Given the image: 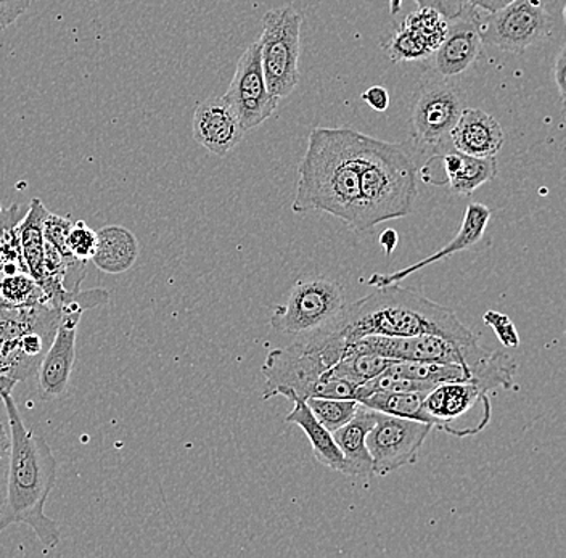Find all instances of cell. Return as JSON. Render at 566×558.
<instances>
[{
  "label": "cell",
  "mask_w": 566,
  "mask_h": 558,
  "mask_svg": "<svg viewBox=\"0 0 566 558\" xmlns=\"http://www.w3.org/2000/svg\"><path fill=\"white\" fill-rule=\"evenodd\" d=\"M10 425V464L6 493L0 503V533L13 525L33 529L45 549L60 544L56 523L44 514L45 503L56 485V459L44 438L24 425L12 394H0Z\"/></svg>",
  "instance_id": "6da1fadb"
},
{
  "label": "cell",
  "mask_w": 566,
  "mask_h": 558,
  "mask_svg": "<svg viewBox=\"0 0 566 558\" xmlns=\"http://www.w3.org/2000/svg\"><path fill=\"white\" fill-rule=\"evenodd\" d=\"M298 172V190L292 204L295 213L322 211L338 218L354 232H364L353 129L314 127Z\"/></svg>",
  "instance_id": "7a4b0ae2"
},
{
  "label": "cell",
  "mask_w": 566,
  "mask_h": 558,
  "mask_svg": "<svg viewBox=\"0 0 566 558\" xmlns=\"http://www.w3.org/2000/svg\"><path fill=\"white\" fill-rule=\"evenodd\" d=\"M332 325L349 345L369 335H438L449 340H476L473 331L460 323L454 310L401 284L377 287L364 298L348 303L342 316Z\"/></svg>",
  "instance_id": "3957f363"
},
{
  "label": "cell",
  "mask_w": 566,
  "mask_h": 558,
  "mask_svg": "<svg viewBox=\"0 0 566 558\" xmlns=\"http://www.w3.org/2000/svg\"><path fill=\"white\" fill-rule=\"evenodd\" d=\"M354 154L359 168L364 232L381 222L409 217L413 211L417 168L405 145L384 143L353 130Z\"/></svg>",
  "instance_id": "277c9868"
},
{
  "label": "cell",
  "mask_w": 566,
  "mask_h": 558,
  "mask_svg": "<svg viewBox=\"0 0 566 558\" xmlns=\"http://www.w3.org/2000/svg\"><path fill=\"white\" fill-rule=\"evenodd\" d=\"M349 343L334 325L298 335L292 345L272 349L263 366L264 399L314 398L325 372L346 356Z\"/></svg>",
  "instance_id": "5b68a950"
},
{
  "label": "cell",
  "mask_w": 566,
  "mask_h": 558,
  "mask_svg": "<svg viewBox=\"0 0 566 558\" xmlns=\"http://www.w3.org/2000/svg\"><path fill=\"white\" fill-rule=\"evenodd\" d=\"M301 23L303 15L293 6L269 10L263 34L258 39L261 65L269 91L277 101L289 97L300 83Z\"/></svg>",
  "instance_id": "8992f818"
},
{
  "label": "cell",
  "mask_w": 566,
  "mask_h": 558,
  "mask_svg": "<svg viewBox=\"0 0 566 558\" xmlns=\"http://www.w3.org/2000/svg\"><path fill=\"white\" fill-rule=\"evenodd\" d=\"M345 288L327 277L301 278L271 314V327L286 335H304L328 327L345 310Z\"/></svg>",
  "instance_id": "52a82bcc"
},
{
  "label": "cell",
  "mask_w": 566,
  "mask_h": 558,
  "mask_svg": "<svg viewBox=\"0 0 566 558\" xmlns=\"http://www.w3.org/2000/svg\"><path fill=\"white\" fill-rule=\"evenodd\" d=\"M491 351L480 345V341H458L438 335H416V337H384L369 335L352 343L346 349L349 355H377L392 360H409V362H455L469 367L475 372L481 360Z\"/></svg>",
  "instance_id": "ba28073f"
},
{
  "label": "cell",
  "mask_w": 566,
  "mask_h": 558,
  "mask_svg": "<svg viewBox=\"0 0 566 558\" xmlns=\"http://www.w3.org/2000/svg\"><path fill=\"white\" fill-rule=\"evenodd\" d=\"M423 422L458 438L483 432L491 422L490 391L476 381L438 385L424 394Z\"/></svg>",
  "instance_id": "9c48e42d"
},
{
  "label": "cell",
  "mask_w": 566,
  "mask_h": 558,
  "mask_svg": "<svg viewBox=\"0 0 566 558\" xmlns=\"http://www.w3.org/2000/svg\"><path fill=\"white\" fill-rule=\"evenodd\" d=\"M554 28V17L543 0H512L495 12L478 15L483 44L515 54L546 41Z\"/></svg>",
  "instance_id": "30bf717a"
},
{
  "label": "cell",
  "mask_w": 566,
  "mask_h": 558,
  "mask_svg": "<svg viewBox=\"0 0 566 558\" xmlns=\"http://www.w3.org/2000/svg\"><path fill=\"white\" fill-rule=\"evenodd\" d=\"M465 108V94L444 77L427 81L417 92L410 113L412 139L420 151L442 154L452 147L451 130Z\"/></svg>",
  "instance_id": "8fae6325"
},
{
  "label": "cell",
  "mask_w": 566,
  "mask_h": 558,
  "mask_svg": "<svg viewBox=\"0 0 566 558\" xmlns=\"http://www.w3.org/2000/svg\"><path fill=\"white\" fill-rule=\"evenodd\" d=\"M433 430L431 423L422 420L375 412V425L366 438L374 475H389L416 464L420 448Z\"/></svg>",
  "instance_id": "7c38bea8"
},
{
  "label": "cell",
  "mask_w": 566,
  "mask_h": 558,
  "mask_svg": "<svg viewBox=\"0 0 566 558\" xmlns=\"http://www.w3.org/2000/svg\"><path fill=\"white\" fill-rule=\"evenodd\" d=\"M224 98L245 133L263 125L265 119L274 115L279 101L265 83L260 41L253 42L240 56Z\"/></svg>",
  "instance_id": "4fadbf2b"
},
{
  "label": "cell",
  "mask_w": 566,
  "mask_h": 558,
  "mask_svg": "<svg viewBox=\"0 0 566 558\" xmlns=\"http://www.w3.org/2000/svg\"><path fill=\"white\" fill-rule=\"evenodd\" d=\"M81 314L60 313L55 337L35 370L39 397L55 399L69 388L74 360H76L77 325Z\"/></svg>",
  "instance_id": "5bb4252c"
},
{
  "label": "cell",
  "mask_w": 566,
  "mask_h": 558,
  "mask_svg": "<svg viewBox=\"0 0 566 558\" xmlns=\"http://www.w3.org/2000/svg\"><path fill=\"white\" fill-rule=\"evenodd\" d=\"M478 15L475 7L469 3L459 17L449 20L444 39L430 55L438 76L444 80L459 76L480 59L483 41L478 30Z\"/></svg>",
  "instance_id": "9a60e30c"
},
{
  "label": "cell",
  "mask_w": 566,
  "mask_h": 558,
  "mask_svg": "<svg viewBox=\"0 0 566 558\" xmlns=\"http://www.w3.org/2000/svg\"><path fill=\"white\" fill-rule=\"evenodd\" d=\"M491 211L490 208L484 207L483 203H470L465 210V217L462 219L458 234L454 239L442 246L437 253L430 254L419 263H413L412 266H407L405 270L389 272V274H374L370 275L367 285L369 287H387L391 284H401L405 278L416 274V272L431 266V264L440 263L444 257L452 256L455 253L462 252H480L483 246L490 245V242L484 240L488 225H490Z\"/></svg>",
  "instance_id": "2e32d148"
},
{
  "label": "cell",
  "mask_w": 566,
  "mask_h": 558,
  "mask_svg": "<svg viewBox=\"0 0 566 558\" xmlns=\"http://www.w3.org/2000/svg\"><path fill=\"white\" fill-rule=\"evenodd\" d=\"M438 169L441 172H438L437 186H449L458 196L469 197L497 176V161L495 157H470L449 148L442 154H434L423 166L420 172L423 182Z\"/></svg>",
  "instance_id": "e0dca14e"
},
{
  "label": "cell",
  "mask_w": 566,
  "mask_h": 558,
  "mask_svg": "<svg viewBox=\"0 0 566 558\" xmlns=\"http://www.w3.org/2000/svg\"><path fill=\"white\" fill-rule=\"evenodd\" d=\"M192 130L193 139L216 157H226L247 134L224 97H210L197 105Z\"/></svg>",
  "instance_id": "ac0fdd59"
},
{
  "label": "cell",
  "mask_w": 566,
  "mask_h": 558,
  "mask_svg": "<svg viewBox=\"0 0 566 558\" xmlns=\"http://www.w3.org/2000/svg\"><path fill=\"white\" fill-rule=\"evenodd\" d=\"M449 137L455 150L470 157H495L504 145L497 119L481 108H463Z\"/></svg>",
  "instance_id": "d6986e66"
},
{
  "label": "cell",
  "mask_w": 566,
  "mask_h": 558,
  "mask_svg": "<svg viewBox=\"0 0 566 558\" xmlns=\"http://www.w3.org/2000/svg\"><path fill=\"white\" fill-rule=\"evenodd\" d=\"M375 425V411L360 404L356 414L346 425L334 432L336 446L345 459L343 473L349 476H374L370 452L367 450L366 438Z\"/></svg>",
  "instance_id": "ffe728a7"
},
{
  "label": "cell",
  "mask_w": 566,
  "mask_h": 558,
  "mask_svg": "<svg viewBox=\"0 0 566 558\" xmlns=\"http://www.w3.org/2000/svg\"><path fill=\"white\" fill-rule=\"evenodd\" d=\"M137 236L123 225H105L97 232L92 263L98 271L108 275L124 274L137 263L139 257Z\"/></svg>",
  "instance_id": "44dd1931"
},
{
  "label": "cell",
  "mask_w": 566,
  "mask_h": 558,
  "mask_svg": "<svg viewBox=\"0 0 566 558\" xmlns=\"http://www.w3.org/2000/svg\"><path fill=\"white\" fill-rule=\"evenodd\" d=\"M292 412L285 417V423L300 427L310 440L314 457L324 467L342 472L345 470V459L342 451L336 446L334 433L328 432L324 425L311 412L310 406L304 399L293 398Z\"/></svg>",
  "instance_id": "7402d4cb"
},
{
  "label": "cell",
  "mask_w": 566,
  "mask_h": 558,
  "mask_svg": "<svg viewBox=\"0 0 566 558\" xmlns=\"http://www.w3.org/2000/svg\"><path fill=\"white\" fill-rule=\"evenodd\" d=\"M49 211L41 200L31 201L28 213L17 224L18 242L28 272L41 284L44 281V222Z\"/></svg>",
  "instance_id": "603a6c76"
},
{
  "label": "cell",
  "mask_w": 566,
  "mask_h": 558,
  "mask_svg": "<svg viewBox=\"0 0 566 558\" xmlns=\"http://www.w3.org/2000/svg\"><path fill=\"white\" fill-rule=\"evenodd\" d=\"M49 305L48 296L30 272H0V309H24Z\"/></svg>",
  "instance_id": "cb8c5ba5"
},
{
  "label": "cell",
  "mask_w": 566,
  "mask_h": 558,
  "mask_svg": "<svg viewBox=\"0 0 566 558\" xmlns=\"http://www.w3.org/2000/svg\"><path fill=\"white\" fill-rule=\"evenodd\" d=\"M424 393H398V391H375L360 399V404L381 414L422 420Z\"/></svg>",
  "instance_id": "d4e9b609"
},
{
  "label": "cell",
  "mask_w": 566,
  "mask_h": 558,
  "mask_svg": "<svg viewBox=\"0 0 566 558\" xmlns=\"http://www.w3.org/2000/svg\"><path fill=\"white\" fill-rule=\"evenodd\" d=\"M392 362L396 360L377 355H349L338 360L328 372H325V376L349 381L359 387L384 373Z\"/></svg>",
  "instance_id": "484cf974"
},
{
  "label": "cell",
  "mask_w": 566,
  "mask_h": 558,
  "mask_svg": "<svg viewBox=\"0 0 566 558\" xmlns=\"http://www.w3.org/2000/svg\"><path fill=\"white\" fill-rule=\"evenodd\" d=\"M306 404L318 422L334 433L353 419L360 402L356 399L310 398Z\"/></svg>",
  "instance_id": "4316f807"
},
{
  "label": "cell",
  "mask_w": 566,
  "mask_h": 558,
  "mask_svg": "<svg viewBox=\"0 0 566 558\" xmlns=\"http://www.w3.org/2000/svg\"><path fill=\"white\" fill-rule=\"evenodd\" d=\"M384 49L392 62H417V60H424L433 54L430 48H428L427 42L416 31L410 30L405 24H401L388 38Z\"/></svg>",
  "instance_id": "83f0119b"
},
{
  "label": "cell",
  "mask_w": 566,
  "mask_h": 558,
  "mask_svg": "<svg viewBox=\"0 0 566 558\" xmlns=\"http://www.w3.org/2000/svg\"><path fill=\"white\" fill-rule=\"evenodd\" d=\"M402 24L416 31V33L427 42L430 51L434 52L446 36L449 20L444 19L437 10L428 9V7H419V10L407 15Z\"/></svg>",
  "instance_id": "f1b7e54d"
},
{
  "label": "cell",
  "mask_w": 566,
  "mask_h": 558,
  "mask_svg": "<svg viewBox=\"0 0 566 558\" xmlns=\"http://www.w3.org/2000/svg\"><path fill=\"white\" fill-rule=\"evenodd\" d=\"M97 246V232L92 231L84 221L73 222L66 236V252L74 260L88 263Z\"/></svg>",
  "instance_id": "f546056e"
},
{
  "label": "cell",
  "mask_w": 566,
  "mask_h": 558,
  "mask_svg": "<svg viewBox=\"0 0 566 558\" xmlns=\"http://www.w3.org/2000/svg\"><path fill=\"white\" fill-rule=\"evenodd\" d=\"M483 320L484 324L493 328L494 334L497 335L499 340H501L505 348H516L520 345L518 330H516L511 317L505 316V314L495 313V310H488L483 316Z\"/></svg>",
  "instance_id": "4dcf8cb0"
},
{
  "label": "cell",
  "mask_w": 566,
  "mask_h": 558,
  "mask_svg": "<svg viewBox=\"0 0 566 558\" xmlns=\"http://www.w3.org/2000/svg\"><path fill=\"white\" fill-rule=\"evenodd\" d=\"M71 225H73V222H71L70 219L56 217V214H52L51 211H49L44 222L45 242L55 246L65 257H70L69 252H66V236H69Z\"/></svg>",
  "instance_id": "1f68e13d"
},
{
  "label": "cell",
  "mask_w": 566,
  "mask_h": 558,
  "mask_svg": "<svg viewBox=\"0 0 566 558\" xmlns=\"http://www.w3.org/2000/svg\"><path fill=\"white\" fill-rule=\"evenodd\" d=\"M419 7L437 10L444 19L452 20L459 17L465 9V0H416ZM402 0H389V10L391 15H396L401 9Z\"/></svg>",
  "instance_id": "d6a6232c"
},
{
  "label": "cell",
  "mask_w": 566,
  "mask_h": 558,
  "mask_svg": "<svg viewBox=\"0 0 566 558\" xmlns=\"http://www.w3.org/2000/svg\"><path fill=\"white\" fill-rule=\"evenodd\" d=\"M33 0H0V33L27 13Z\"/></svg>",
  "instance_id": "836d02e7"
},
{
  "label": "cell",
  "mask_w": 566,
  "mask_h": 558,
  "mask_svg": "<svg viewBox=\"0 0 566 558\" xmlns=\"http://www.w3.org/2000/svg\"><path fill=\"white\" fill-rule=\"evenodd\" d=\"M363 101L375 112H387L389 107V94L385 87L374 86L364 92Z\"/></svg>",
  "instance_id": "e575fe53"
},
{
  "label": "cell",
  "mask_w": 566,
  "mask_h": 558,
  "mask_svg": "<svg viewBox=\"0 0 566 558\" xmlns=\"http://www.w3.org/2000/svg\"><path fill=\"white\" fill-rule=\"evenodd\" d=\"M565 72H566V49L565 45H562L560 52H558L557 60L554 63V77L555 83H557L558 94H560L562 101L565 102L566 92H565Z\"/></svg>",
  "instance_id": "d590c367"
},
{
  "label": "cell",
  "mask_w": 566,
  "mask_h": 558,
  "mask_svg": "<svg viewBox=\"0 0 566 558\" xmlns=\"http://www.w3.org/2000/svg\"><path fill=\"white\" fill-rule=\"evenodd\" d=\"M511 2L512 0H469L470 6L483 10V12H495Z\"/></svg>",
  "instance_id": "8d00e7d4"
},
{
  "label": "cell",
  "mask_w": 566,
  "mask_h": 558,
  "mask_svg": "<svg viewBox=\"0 0 566 558\" xmlns=\"http://www.w3.org/2000/svg\"><path fill=\"white\" fill-rule=\"evenodd\" d=\"M380 243L381 246L387 250L388 254H391L392 250L398 245V234H396L392 229H388V231H385L384 234H381Z\"/></svg>",
  "instance_id": "74e56055"
},
{
  "label": "cell",
  "mask_w": 566,
  "mask_h": 558,
  "mask_svg": "<svg viewBox=\"0 0 566 558\" xmlns=\"http://www.w3.org/2000/svg\"><path fill=\"white\" fill-rule=\"evenodd\" d=\"M10 451V434L7 433L6 427L0 423V459L9 454Z\"/></svg>",
  "instance_id": "f35d334b"
}]
</instances>
